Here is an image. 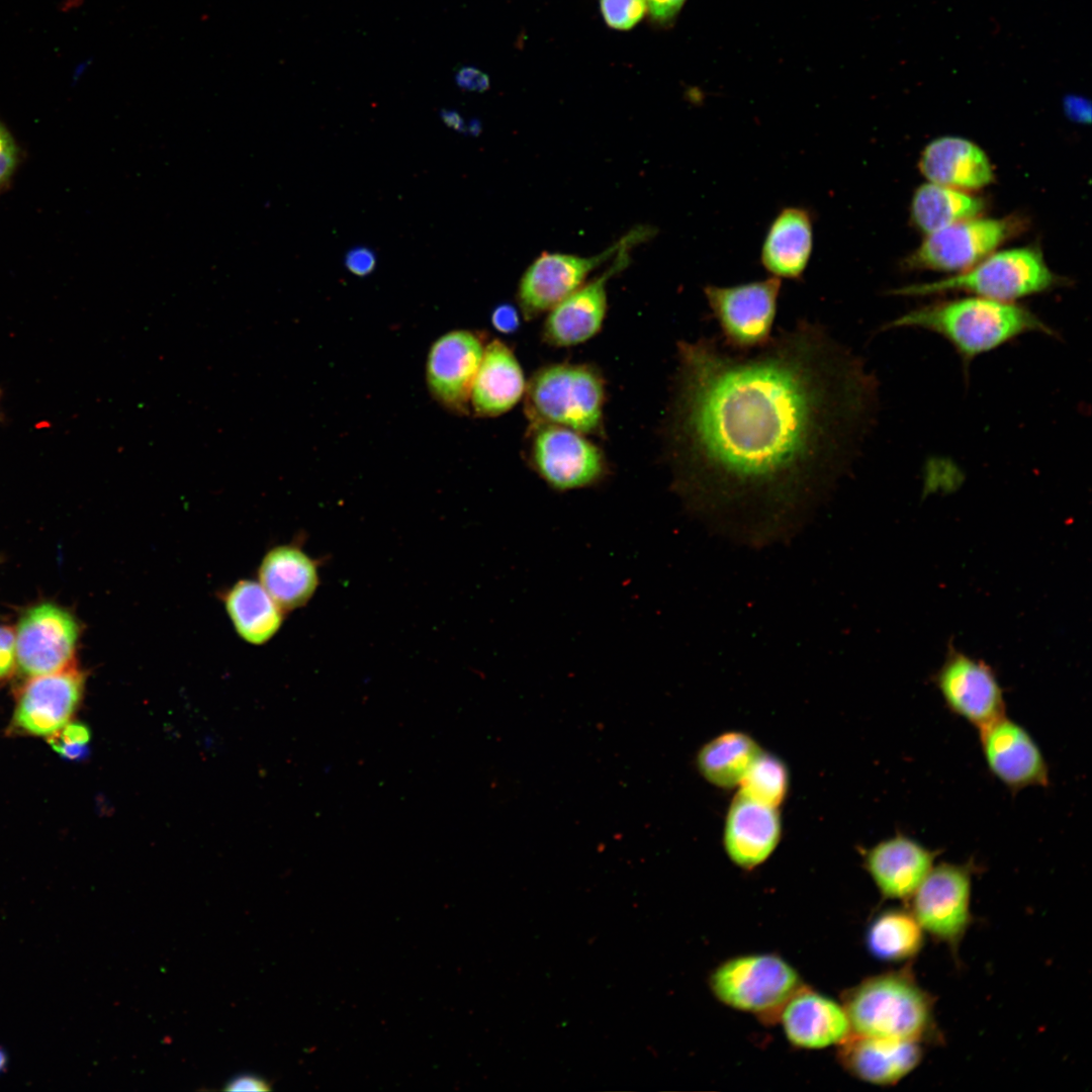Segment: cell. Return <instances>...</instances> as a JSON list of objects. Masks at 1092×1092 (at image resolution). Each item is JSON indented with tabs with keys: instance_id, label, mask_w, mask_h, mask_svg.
<instances>
[{
	"instance_id": "obj_6",
	"label": "cell",
	"mask_w": 1092,
	"mask_h": 1092,
	"mask_svg": "<svg viewBox=\"0 0 1092 1092\" xmlns=\"http://www.w3.org/2000/svg\"><path fill=\"white\" fill-rule=\"evenodd\" d=\"M709 985L723 1004L767 1021L779 1019L786 1002L803 986L798 972L772 953L729 959L712 972Z\"/></svg>"
},
{
	"instance_id": "obj_9",
	"label": "cell",
	"mask_w": 1092,
	"mask_h": 1092,
	"mask_svg": "<svg viewBox=\"0 0 1092 1092\" xmlns=\"http://www.w3.org/2000/svg\"><path fill=\"white\" fill-rule=\"evenodd\" d=\"M931 680L946 708L978 730L1005 715L1003 688L987 662L947 644Z\"/></svg>"
},
{
	"instance_id": "obj_18",
	"label": "cell",
	"mask_w": 1092,
	"mask_h": 1092,
	"mask_svg": "<svg viewBox=\"0 0 1092 1092\" xmlns=\"http://www.w3.org/2000/svg\"><path fill=\"white\" fill-rule=\"evenodd\" d=\"M939 851L913 837L896 833L863 853V866L881 895L910 899L935 863Z\"/></svg>"
},
{
	"instance_id": "obj_40",
	"label": "cell",
	"mask_w": 1092,
	"mask_h": 1092,
	"mask_svg": "<svg viewBox=\"0 0 1092 1092\" xmlns=\"http://www.w3.org/2000/svg\"><path fill=\"white\" fill-rule=\"evenodd\" d=\"M228 1091H266L269 1090L268 1083L263 1079L252 1076L242 1075L234 1078L225 1086Z\"/></svg>"
},
{
	"instance_id": "obj_8",
	"label": "cell",
	"mask_w": 1092,
	"mask_h": 1092,
	"mask_svg": "<svg viewBox=\"0 0 1092 1092\" xmlns=\"http://www.w3.org/2000/svg\"><path fill=\"white\" fill-rule=\"evenodd\" d=\"M529 461L537 475L560 492L597 485L608 469L603 452L584 434L549 424L532 425Z\"/></svg>"
},
{
	"instance_id": "obj_13",
	"label": "cell",
	"mask_w": 1092,
	"mask_h": 1092,
	"mask_svg": "<svg viewBox=\"0 0 1092 1092\" xmlns=\"http://www.w3.org/2000/svg\"><path fill=\"white\" fill-rule=\"evenodd\" d=\"M979 731L980 746L991 775L1012 793L1046 787L1050 769L1032 735L1006 715Z\"/></svg>"
},
{
	"instance_id": "obj_12",
	"label": "cell",
	"mask_w": 1092,
	"mask_h": 1092,
	"mask_svg": "<svg viewBox=\"0 0 1092 1092\" xmlns=\"http://www.w3.org/2000/svg\"><path fill=\"white\" fill-rule=\"evenodd\" d=\"M972 878L971 863L941 862L911 896L921 928L950 946L958 945L970 924Z\"/></svg>"
},
{
	"instance_id": "obj_17",
	"label": "cell",
	"mask_w": 1092,
	"mask_h": 1092,
	"mask_svg": "<svg viewBox=\"0 0 1092 1092\" xmlns=\"http://www.w3.org/2000/svg\"><path fill=\"white\" fill-rule=\"evenodd\" d=\"M632 247L622 248L606 272L579 286L549 310L543 327V339L549 345L559 348L576 346L600 332L607 312V283L628 265V251Z\"/></svg>"
},
{
	"instance_id": "obj_26",
	"label": "cell",
	"mask_w": 1092,
	"mask_h": 1092,
	"mask_svg": "<svg viewBox=\"0 0 1092 1092\" xmlns=\"http://www.w3.org/2000/svg\"><path fill=\"white\" fill-rule=\"evenodd\" d=\"M220 599L236 633L249 644H265L282 626L284 612L258 580H238Z\"/></svg>"
},
{
	"instance_id": "obj_34",
	"label": "cell",
	"mask_w": 1092,
	"mask_h": 1092,
	"mask_svg": "<svg viewBox=\"0 0 1092 1092\" xmlns=\"http://www.w3.org/2000/svg\"><path fill=\"white\" fill-rule=\"evenodd\" d=\"M16 662V634L9 627L0 626V677L7 676Z\"/></svg>"
},
{
	"instance_id": "obj_5",
	"label": "cell",
	"mask_w": 1092,
	"mask_h": 1092,
	"mask_svg": "<svg viewBox=\"0 0 1092 1092\" xmlns=\"http://www.w3.org/2000/svg\"><path fill=\"white\" fill-rule=\"evenodd\" d=\"M1059 277L1034 247L992 253L970 269L938 281L904 286L892 293L924 296L946 291H967L978 296L1013 302L1057 286Z\"/></svg>"
},
{
	"instance_id": "obj_20",
	"label": "cell",
	"mask_w": 1092,
	"mask_h": 1092,
	"mask_svg": "<svg viewBox=\"0 0 1092 1092\" xmlns=\"http://www.w3.org/2000/svg\"><path fill=\"white\" fill-rule=\"evenodd\" d=\"M779 1019L787 1039L800 1049L840 1044L851 1034L843 1005L805 986L786 1002Z\"/></svg>"
},
{
	"instance_id": "obj_36",
	"label": "cell",
	"mask_w": 1092,
	"mask_h": 1092,
	"mask_svg": "<svg viewBox=\"0 0 1092 1092\" xmlns=\"http://www.w3.org/2000/svg\"><path fill=\"white\" fill-rule=\"evenodd\" d=\"M491 324L499 333L513 334L520 327V313L510 303L499 304L492 310Z\"/></svg>"
},
{
	"instance_id": "obj_21",
	"label": "cell",
	"mask_w": 1092,
	"mask_h": 1092,
	"mask_svg": "<svg viewBox=\"0 0 1092 1092\" xmlns=\"http://www.w3.org/2000/svg\"><path fill=\"white\" fill-rule=\"evenodd\" d=\"M921 1041L850 1034L838 1048V1060L852 1076L889 1086L912 1072L922 1059Z\"/></svg>"
},
{
	"instance_id": "obj_28",
	"label": "cell",
	"mask_w": 1092,
	"mask_h": 1092,
	"mask_svg": "<svg viewBox=\"0 0 1092 1092\" xmlns=\"http://www.w3.org/2000/svg\"><path fill=\"white\" fill-rule=\"evenodd\" d=\"M984 208L983 200L966 191L932 182L918 187L911 202L914 224L928 235L956 222L976 217Z\"/></svg>"
},
{
	"instance_id": "obj_37",
	"label": "cell",
	"mask_w": 1092,
	"mask_h": 1092,
	"mask_svg": "<svg viewBox=\"0 0 1092 1092\" xmlns=\"http://www.w3.org/2000/svg\"><path fill=\"white\" fill-rule=\"evenodd\" d=\"M374 253L367 248H355L346 256V266L354 274L364 276L375 267Z\"/></svg>"
},
{
	"instance_id": "obj_23",
	"label": "cell",
	"mask_w": 1092,
	"mask_h": 1092,
	"mask_svg": "<svg viewBox=\"0 0 1092 1092\" xmlns=\"http://www.w3.org/2000/svg\"><path fill=\"white\" fill-rule=\"evenodd\" d=\"M919 169L929 182L963 191L989 185L994 179L992 165L975 143L959 136H942L922 151Z\"/></svg>"
},
{
	"instance_id": "obj_27",
	"label": "cell",
	"mask_w": 1092,
	"mask_h": 1092,
	"mask_svg": "<svg viewBox=\"0 0 1092 1092\" xmlns=\"http://www.w3.org/2000/svg\"><path fill=\"white\" fill-rule=\"evenodd\" d=\"M753 737L741 731H727L704 743L695 758L699 774L720 789L738 787L762 752Z\"/></svg>"
},
{
	"instance_id": "obj_39",
	"label": "cell",
	"mask_w": 1092,
	"mask_h": 1092,
	"mask_svg": "<svg viewBox=\"0 0 1092 1092\" xmlns=\"http://www.w3.org/2000/svg\"><path fill=\"white\" fill-rule=\"evenodd\" d=\"M1063 107L1065 113L1071 120L1080 123L1090 122L1091 105L1084 97L1076 95L1067 96L1064 99Z\"/></svg>"
},
{
	"instance_id": "obj_29",
	"label": "cell",
	"mask_w": 1092,
	"mask_h": 1092,
	"mask_svg": "<svg viewBox=\"0 0 1092 1092\" xmlns=\"http://www.w3.org/2000/svg\"><path fill=\"white\" fill-rule=\"evenodd\" d=\"M871 953L885 962L912 958L921 948L923 929L912 913L889 910L877 916L867 931Z\"/></svg>"
},
{
	"instance_id": "obj_25",
	"label": "cell",
	"mask_w": 1092,
	"mask_h": 1092,
	"mask_svg": "<svg viewBox=\"0 0 1092 1092\" xmlns=\"http://www.w3.org/2000/svg\"><path fill=\"white\" fill-rule=\"evenodd\" d=\"M258 581L283 612L303 607L318 585L315 560L300 548L284 544L271 548L258 568Z\"/></svg>"
},
{
	"instance_id": "obj_32",
	"label": "cell",
	"mask_w": 1092,
	"mask_h": 1092,
	"mask_svg": "<svg viewBox=\"0 0 1092 1092\" xmlns=\"http://www.w3.org/2000/svg\"><path fill=\"white\" fill-rule=\"evenodd\" d=\"M90 739L89 729L81 723H68L61 730L49 736L51 746L68 759H78L87 751Z\"/></svg>"
},
{
	"instance_id": "obj_30",
	"label": "cell",
	"mask_w": 1092,
	"mask_h": 1092,
	"mask_svg": "<svg viewBox=\"0 0 1092 1092\" xmlns=\"http://www.w3.org/2000/svg\"><path fill=\"white\" fill-rule=\"evenodd\" d=\"M738 795L779 808L790 787L787 764L775 754L762 751L738 785Z\"/></svg>"
},
{
	"instance_id": "obj_24",
	"label": "cell",
	"mask_w": 1092,
	"mask_h": 1092,
	"mask_svg": "<svg viewBox=\"0 0 1092 1092\" xmlns=\"http://www.w3.org/2000/svg\"><path fill=\"white\" fill-rule=\"evenodd\" d=\"M813 250V219L800 206L783 208L774 218L760 252L764 269L774 277L799 280Z\"/></svg>"
},
{
	"instance_id": "obj_22",
	"label": "cell",
	"mask_w": 1092,
	"mask_h": 1092,
	"mask_svg": "<svg viewBox=\"0 0 1092 1092\" xmlns=\"http://www.w3.org/2000/svg\"><path fill=\"white\" fill-rule=\"evenodd\" d=\"M527 382L512 349L499 340L484 347L470 406L475 416L492 418L511 411L524 396Z\"/></svg>"
},
{
	"instance_id": "obj_11",
	"label": "cell",
	"mask_w": 1092,
	"mask_h": 1092,
	"mask_svg": "<svg viewBox=\"0 0 1092 1092\" xmlns=\"http://www.w3.org/2000/svg\"><path fill=\"white\" fill-rule=\"evenodd\" d=\"M1018 228L1013 218L965 219L928 234L907 264L942 272H963L991 255Z\"/></svg>"
},
{
	"instance_id": "obj_19",
	"label": "cell",
	"mask_w": 1092,
	"mask_h": 1092,
	"mask_svg": "<svg viewBox=\"0 0 1092 1092\" xmlns=\"http://www.w3.org/2000/svg\"><path fill=\"white\" fill-rule=\"evenodd\" d=\"M781 837L779 808L735 795L723 830L725 852L735 866L743 870L760 866L775 851Z\"/></svg>"
},
{
	"instance_id": "obj_33",
	"label": "cell",
	"mask_w": 1092,
	"mask_h": 1092,
	"mask_svg": "<svg viewBox=\"0 0 1092 1092\" xmlns=\"http://www.w3.org/2000/svg\"><path fill=\"white\" fill-rule=\"evenodd\" d=\"M18 147L11 132L0 122V186L13 175L18 163Z\"/></svg>"
},
{
	"instance_id": "obj_14",
	"label": "cell",
	"mask_w": 1092,
	"mask_h": 1092,
	"mask_svg": "<svg viewBox=\"0 0 1092 1092\" xmlns=\"http://www.w3.org/2000/svg\"><path fill=\"white\" fill-rule=\"evenodd\" d=\"M15 634L16 662L23 673L36 676L73 665L79 627L64 609L52 604L30 609Z\"/></svg>"
},
{
	"instance_id": "obj_4",
	"label": "cell",
	"mask_w": 1092,
	"mask_h": 1092,
	"mask_svg": "<svg viewBox=\"0 0 1092 1092\" xmlns=\"http://www.w3.org/2000/svg\"><path fill=\"white\" fill-rule=\"evenodd\" d=\"M525 396L532 425H556L584 435L602 429L605 385L599 372L588 365L545 366L527 383Z\"/></svg>"
},
{
	"instance_id": "obj_1",
	"label": "cell",
	"mask_w": 1092,
	"mask_h": 1092,
	"mask_svg": "<svg viewBox=\"0 0 1092 1092\" xmlns=\"http://www.w3.org/2000/svg\"><path fill=\"white\" fill-rule=\"evenodd\" d=\"M665 423L673 487L690 509L765 538L824 497L873 421L876 380L817 322L754 351L679 341Z\"/></svg>"
},
{
	"instance_id": "obj_7",
	"label": "cell",
	"mask_w": 1092,
	"mask_h": 1092,
	"mask_svg": "<svg viewBox=\"0 0 1092 1092\" xmlns=\"http://www.w3.org/2000/svg\"><path fill=\"white\" fill-rule=\"evenodd\" d=\"M781 287V279L771 276L732 286L707 285L704 288L726 348L748 353L769 342Z\"/></svg>"
},
{
	"instance_id": "obj_15",
	"label": "cell",
	"mask_w": 1092,
	"mask_h": 1092,
	"mask_svg": "<svg viewBox=\"0 0 1092 1092\" xmlns=\"http://www.w3.org/2000/svg\"><path fill=\"white\" fill-rule=\"evenodd\" d=\"M484 346L477 333L455 330L432 345L426 376L432 396L448 411L469 412L470 393L480 366Z\"/></svg>"
},
{
	"instance_id": "obj_16",
	"label": "cell",
	"mask_w": 1092,
	"mask_h": 1092,
	"mask_svg": "<svg viewBox=\"0 0 1092 1092\" xmlns=\"http://www.w3.org/2000/svg\"><path fill=\"white\" fill-rule=\"evenodd\" d=\"M84 689V676L74 665L33 676L18 697L13 725L23 733L51 736L67 725Z\"/></svg>"
},
{
	"instance_id": "obj_35",
	"label": "cell",
	"mask_w": 1092,
	"mask_h": 1092,
	"mask_svg": "<svg viewBox=\"0 0 1092 1092\" xmlns=\"http://www.w3.org/2000/svg\"><path fill=\"white\" fill-rule=\"evenodd\" d=\"M456 84L468 91H485L489 87L488 76L473 66H462L455 74Z\"/></svg>"
},
{
	"instance_id": "obj_41",
	"label": "cell",
	"mask_w": 1092,
	"mask_h": 1092,
	"mask_svg": "<svg viewBox=\"0 0 1092 1092\" xmlns=\"http://www.w3.org/2000/svg\"><path fill=\"white\" fill-rule=\"evenodd\" d=\"M442 116L447 124L454 128H460L462 120L457 112L445 110L442 112Z\"/></svg>"
},
{
	"instance_id": "obj_42",
	"label": "cell",
	"mask_w": 1092,
	"mask_h": 1092,
	"mask_svg": "<svg viewBox=\"0 0 1092 1092\" xmlns=\"http://www.w3.org/2000/svg\"><path fill=\"white\" fill-rule=\"evenodd\" d=\"M5 1064H6V1056H5V1054H4V1053H3V1052H2L1 1050H0V1071H1V1070H2V1069H3L4 1067H5Z\"/></svg>"
},
{
	"instance_id": "obj_2",
	"label": "cell",
	"mask_w": 1092,
	"mask_h": 1092,
	"mask_svg": "<svg viewBox=\"0 0 1092 1092\" xmlns=\"http://www.w3.org/2000/svg\"><path fill=\"white\" fill-rule=\"evenodd\" d=\"M892 328L935 333L951 344L965 363L1027 333L1056 334L1028 308L978 295L913 309L884 329Z\"/></svg>"
},
{
	"instance_id": "obj_38",
	"label": "cell",
	"mask_w": 1092,
	"mask_h": 1092,
	"mask_svg": "<svg viewBox=\"0 0 1092 1092\" xmlns=\"http://www.w3.org/2000/svg\"><path fill=\"white\" fill-rule=\"evenodd\" d=\"M686 0H646L647 11L651 19L657 23L671 21Z\"/></svg>"
},
{
	"instance_id": "obj_3",
	"label": "cell",
	"mask_w": 1092,
	"mask_h": 1092,
	"mask_svg": "<svg viewBox=\"0 0 1092 1092\" xmlns=\"http://www.w3.org/2000/svg\"><path fill=\"white\" fill-rule=\"evenodd\" d=\"M842 1000L852 1034L921 1041L933 1029L930 997L905 972L868 978Z\"/></svg>"
},
{
	"instance_id": "obj_31",
	"label": "cell",
	"mask_w": 1092,
	"mask_h": 1092,
	"mask_svg": "<svg viewBox=\"0 0 1092 1092\" xmlns=\"http://www.w3.org/2000/svg\"><path fill=\"white\" fill-rule=\"evenodd\" d=\"M600 7L606 23L618 30L635 26L646 14V0H601Z\"/></svg>"
},
{
	"instance_id": "obj_10",
	"label": "cell",
	"mask_w": 1092,
	"mask_h": 1092,
	"mask_svg": "<svg viewBox=\"0 0 1092 1092\" xmlns=\"http://www.w3.org/2000/svg\"><path fill=\"white\" fill-rule=\"evenodd\" d=\"M650 235L648 228L634 229L603 253L593 257L546 252L541 254L520 280L518 301L523 315L533 318L550 310L581 286L594 269L617 255L625 246H635Z\"/></svg>"
}]
</instances>
